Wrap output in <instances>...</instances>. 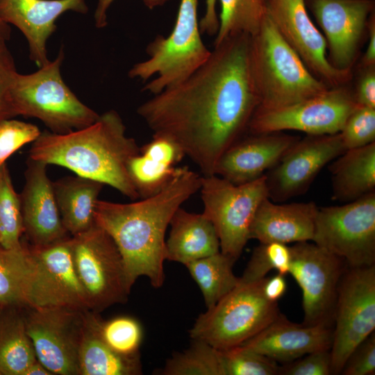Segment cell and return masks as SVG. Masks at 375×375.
<instances>
[{"mask_svg":"<svg viewBox=\"0 0 375 375\" xmlns=\"http://www.w3.org/2000/svg\"><path fill=\"white\" fill-rule=\"evenodd\" d=\"M259 102L250 35L240 33L215 45L190 76L153 94L137 112L154 134L171 138L203 176H210L222 155L248 130Z\"/></svg>","mask_w":375,"mask_h":375,"instance_id":"obj_1","label":"cell"},{"mask_svg":"<svg viewBox=\"0 0 375 375\" xmlns=\"http://www.w3.org/2000/svg\"><path fill=\"white\" fill-rule=\"evenodd\" d=\"M201 183L197 173L176 167L169 183L153 196L128 203L98 201L95 223L117 245L131 288L142 276L155 288L163 285L166 230L176 211L199 190Z\"/></svg>","mask_w":375,"mask_h":375,"instance_id":"obj_2","label":"cell"},{"mask_svg":"<svg viewBox=\"0 0 375 375\" xmlns=\"http://www.w3.org/2000/svg\"><path fill=\"white\" fill-rule=\"evenodd\" d=\"M139 152L135 140L126 135L120 115L110 110L81 129L62 134L41 132L33 142L28 158L66 167L135 200L139 196L129 178L127 164Z\"/></svg>","mask_w":375,"mask_h":375,"instance_id":"obj_3","label":"cell"},{"mask_svg":"<svg viewBox=\"0 0 375 375\" xmlns=\"http://www.w3.org/2000/svg\"><path fill=\"white\" fill-rule=\"evenodd\" d=\"M250 64L260 101L256 112L289 106L329 89L282 38L267 13L250 35Z\"/></svg>","mask_w":375,"mask_h":375,"instance_id":"obj_4","label":"cell"},{"mask_svg":"<svg viewBox=\"0 0 375 375\" xmlns=\"http://www.w3.org/2000/svg\"><path fill=\"white\" fill-rule=\"evenodd\" d=\"M62 48L53 61L33 73H17L10 88L15 116L35 117L53 133H66L93 124L99 117L81 102L62 78Z\"/></svg>","mask_w":375,"mask_h":375,"instance_id":"obj_5","label":"cell"},{"mask_svg":"<svg viewBox=\"0 0 375 375\" xmlns=\"http://www.w3.org/2000/svg\"><path fill=\"white\" fill-rule=\"evenodd\" d=\"M198 0H181L174 28L166 37L156 36L147 47L149 58L135 64L131 78L146 81L142 91L156 94L190 76L208 58L197 17Z\"/></svg>","mask_w":375,"mask_h":375,"instance_id":"obj_6","label":"cell"},{"mask_svg":"<svg viewBox=\"0 0 375 375\" xmlns=\"http://www.w3.org/2000/svg\"><path fill=\"white\" fill-rule=\"evenodd\" d=\"M266 278L250 283L239 282L197 317L189 331L191 339L224 350L242 344L267 327L281 312L278 302L264 295Z\"/></svg>","mask_w":375,"mask_h":375,"instance_id":"obj_7","label":"cell"},{"mask_svg":"<svg viewBox=\"0 0 375 375\" xmlns=\"http://www.w3.org/2000/svg\"><path fill=\"white\" fill-rule=\"evenodd\" d=\"M203 214L213 224L220 251L238 260L249 240L255 213L268 197L266 176L235 185L215 174L201 177Z\"/></svg>","mask_w":375,"mask_h":375,"instance_id":"obj_8","label":"cell"},{"mask_svg":"<svg viewBox=\"0 0 375 375\" xmlns=\"http://www.w3.org/2000/svg\"><path fill=\"white\" fill-rule=\"evenodd\" d=\"M71 244L74 267L90 310L98 312L124 303L131 288L121 253L107 232L95 223L72 236Z\"/></svg>","mask_w":375,"mask_h":375,"instance_id":"obj_9","label":"cell"},{"mask_svg":"<svg viewBox=\"0 0 375 375\" xmlns=\"http://www.w3.org/2000/svg\"><path fill=\"white\" fill-rule=\"evenodd\" d=\"M312 242L349 267L375 265V192L344 205L318 208Z\"/></svg>","mask_w":375,"mask_h":375,"instance_id":"obj_10","label":"cell"},{"mask_svg":"<svg viewBox=\"0 0 375 375\" xmlns=\"http://www.w3.org/2000/svg\"><path fill=\"white\" fill-rule=\"evenodd\" d=\"M331 347L332 374L375 329V265L347 267L338 290Z\"/></svg>","mask_w":375,"mask_h":375,"instance_id":"obj_11","label":"cell"},{"mask_svg":"<svg viewBox=\"0 0 375 375\" xmlns=\"http://www.w3.org/2000/svg\"><path fill=\"white\" fill-rule=\"evenodd\" d=\"M358 106L347 83L289 106L255 112L248 130L254 134L290 130L307 135L335 134Z\"/></svg>","mask_w":375,"mask_h":375,"instance_id":"obj_12","label":"cell"},{"mask_svg":"<svg viewBox=\"0 0 375 375\" xmlns=\"http://www.w3.org/2000/svg\"><path fill=\"white\" fill-rule=\"evenodd\" d=\"M290 274L303 293V324L332 326L338 290L347 263L314 242L290 247Z\"/></svg>","mask_w":375,"mask_h":375,"instance_id":"obj_13","label":"cell"},{"mask_svg":"<svg viewBox=\"0 0 375 375\" xmlns=\"http://www.w3.org/2000/svg\"><path fill=\"white\" fill-rule=\"evenodd\" d=\"M25 308L26 328L37 360L52 374L79 375L78 350L87 310Z\"/></svg>","mask_w":375,"mask_h":375,"instance_id":"obj_14","label":"cell"},{"mask_svg":"<svg viewBox=\"0 0 375 375\" xmlns=\"http://www.w3.org/2000/svg\"><path fill=\"white\" fill-rule=\"evenodd\" d=\"M33 270L26 307H65L90 310L74 267L71 237L44 246L28 245Z\"/></svg>","mask_w":375,"mask_h":375,"instance_id":"obj_15","label":"cell"},{"mask_svg":"<svg viewBox=\"0 0 375 375\" xmlns=\"http://www.w3.org/2000/svg\"><path fill=\"white\" fill-rule=\"evenodd\" d=\"M323 34L330 64L353 72L367 40L375 0H305Z\"/></svg>","mask_w":375,"mask_h":375,"instance_id":"obj_16","label":"cell"},{"mask_svg":"<svg viewBox=\"0 0 375 375\" xmlns=\"http://www.w3.org/2000/svg\"><path fill=\"white\" fill-rule=\"evenodd\" d=\"M266 13L285 42L329 88L349 83L353 72L333 67L326 40L312 21L305 0H266Z\"/></svg>","mask_w":375,"mask_h":375,"instance_id":"obj_17","label":"cell"},{"mask_svg":"<svg viewBox=\"0 0 375 375\" xmlns=\"http://www.w3.org/2000/svg\"><path fill=\"white\" fill-rule=\"evenodd\" d=\"M345 151L340 133L299 139L265 174L269 199L281 202L303 194L322 168Z\"/></svg>","mask_w":375,"mask_h":375,"instance_id":"obj_18","label":"cell"},{"mask_svg":"<svg viewBox=\"0 0 375 375\" xmlns=\"http://www.w3.org/2000/svg\"><path fill=\"white\" fill-rule=\"evenodd\" d=\"M19 194L24 233L31 245L44 246L67 236L55 199L47 165L28 158Z\"/></svg>","mask_w":375,"mask_h":375,"instance_id":"obj_19","label":"cell"},{"mask_svg":"<svg viewBox=\"0 0 375 375\" xmlns=\"http://www.w3.org/2000/svg\"><path fill=\"white\" fill-rule=\"evenodd\" d=\"M86 13L85 0H0V19L19 29L27 40L30 59L38 67L48 63L47 42L64 12Z\"/></svg>","mask_w":375,"mask_h":375,"instance_id":"obj_20","label":"cell"},{"mask_svg":"<svg viewBox=\"0 0 375 375\" xmlns=\"http://www.w3.org/2000/svg\"><path fill=\"white\" fill-rule=\"evenodd\" d=\"M299 139L283 131L242 137L219 158L214 174L235 185L251 182L276 165Z\"/></svg>","mask_w":375,"mask_h":375,"instance_id":"obj_21","label":"cell"},{"mask_svg":"<svg viewBox=\"0 0 375 375\" xmlns=\"http://www.w3.org/2000/svg\"><path fill=\"white\" fill-rule=\"evenodd\" d=\"M333 328L306 326L288 320L280 313L267 327L241 346L280 362H290L317 351L331 350Z\"/></svg>","mask_w":375,"mask_h":375,"instance_id":"obj_22","label":"cell"},{"mask_svg":"<svg viewBox=\"0 0 375 375\" xmlns=\"http://www.w3.org/2000/svg\"><path fill=\"white\" fill-rule=\"evenodd\" d=\"M318 208L312 201L278 204L266 197L253 217L249 240L286 244L312 241Z\"/></svg>","mask_w":375,"mask_h":375,"instance_id":"obj_23","label":"cell"},{"mask_svg":"<svg viewBox=\"0 0 375 375\" xmlns=\"http://www.w3.org/2000/svg\"><path fill=\"white\" fill-rule=\"evenodd\" d=\"M185 156L182 149L171 138L154 134L148 143L140 148L127 164L129 178L139 198L160 192L172 178L174 166Z\"/></svg>","mask_w":375,"mask_h":375,"instance_id":"obj_24","label":"cell"},{"mask_svg":"<svg viewBox=\"0 0 375 375\" xmlns=\"http://www.w3.org/2000/svg\"><path fill=\"white\" fill-rule=\"evenodd\" d=\"M165 241V260L184 265L220 251L219 240L212 222L203 214L180 207L173 215Z\"/></svg>","mask_w":375,"mask_h":375,"instance_id":"obj_25","label":"cell"},{"mask_svg":"<svg viewBox=\"0 0 375 375\" xmlns=\"http://www.w3.org/2000/svg\"><path fill=\"white\" fill-rule=\"evenodd\" d=\"M97 312H85L78 350L79 375H139L142 374L140 353L124 356L112 349L100 333Z\"/></svg>","mask_w":375,"mask_h":375,"instance_id":"obj_26","label":"cell"},{"mask_svg":"<svg viewBox=\"0 0 375 375\" xmlns=\"http://www.w3.org/2000/svg\"><path fill=\"white\" fill-rule=\"evenodd\" d=\"M104 184L78 175L53 182V188L62 223L72 236L81 233L95 224L99 195Z\"/></svg>","mask_w":375,"mask_h":375,"instance_id":"obj_27","label":"cell"},{"mask_svg":"<svg viewBox=\"0 0 375 375\" xmlns=\"http://www.w3.org/2000/svg\"><path fill=\"white\" fill-rule=\"evenodd\" d=\"M328 169L335 200L347 203L375 192V142L346 150Z\"/></svg>","mask_w":375,"mask_h":375,"instance_id":"obj_28","label":"cell"},{"mask_svg":"<svg viewBox=\"0 0 375 375\" xmlns=\"http://www.w3.org/2000/svg\"><path fill=\"white\" fill-rule=\"evenodd\" d=\"M19 307H6L0 314V375H24L37 360Z\"/></svg>","mask_w":375,"mask_h":375,"instance_id":"obj_29","label":"cell"},{"mask_svg":"<svg viewBox=\"0 0 375 375\" xmlns=\"http://www.w3.org/2000/svg\"><path fill=\"white\" fill-rule=\"evenodd\" d=\"M237 260L219 251L185 265L199 287L206 308L214 306L240 282L233 267Z\"/></svg>","mask_w":375,"mask_h":375,"instance_id":"obj_30","label":"cell"},{"mask_svg":"<svg viewBox=\"0 0 375 375\" xmlns=\"http://www.w3.org/2000/svg\"><path fill=\"white\" fill-rule=\"evenodd\" d=\"M33 269L28 245L14 249L0 246V308L26 307Z\"/></svg>","mask_w":375,"mask_h":375,"instance_id":"obj_31","label":"cell"},{"mask_svg":"<svg viewBox=\"0 0 375 375\" xmlns=\"http://www.w3.org/2000/svg\"><path fill=\"white\" fill-rule=\"evenodd\" d=\"M221 12L214 46L240 33L254 34L266 15V0H219Z\"/></svg>","mask_w":375,"mask_h":375,"instance_id":"obj_32","label":"cell"},{"mask_svg":"<svg viewBox=\"0 0 375 375\" xmlns=\"http://www.w3.org/2000/svg\"><path fill=\"white\" fill-rule=\"evenodd\" d=\"M162 375H224L219 350L194 340L185 351L168 359L159 371Z\"/></svg>","mask_w":375,"mask_h":375,"instance_id":"obj_33","label":"cell"},{"mask_svg":"<svg viewBox=\"0 0 375 375\" xmlns=\"http://www.w3.org/2000/svg\"><path fill=\"white\" fill-rule=\"evenodd\" d=\"M23 233L19 194L14 189L5 162L0 166V245L6 249L21 248Z\"/></svg>","mask_w":375,"mask_h":375,"instance_id":"obj_34","label":"cell"},{"mask_svg":"<svg viewBox=\"0 0 375 375\" xmlns=\"http://www.w3.org/2000/svg\"><path fill=\"white\" fill-rule=\"evenodd\" d=\"M291 262L290 247L280 242L260 243L240 278V283H250L266 278L274 269L278 274H289Z\"/></svg>","mask_w":375,"mask_h":375,"instance_id":"obj_35","label":"cell"},{"mask_svg":"<svg viewBox=\"0 0 375 375\" xmlns=\"http://www.w3.org/2000/svg\"><path fill=\"white\" fill-rule=\"evenodd\" d=\"M219 352L224 375L278 374L276 361L241 345Z\"/></svg>","mask_w":375,"mask_h":375,"instance_id":"obj_36","label":"cell"},{"mask_svg":"<svg viewBox=\"0 0 375 375\" xmlns=\"http://www.w3.org/2000/svg\"><path fill=\"white\" fill-rule=\"evenodd\" d=\"M99 328L102 338L115 351L124 356L140 353L143 332L135 318L121 316L108 321L101 319Z\"/></svg>","mask_w":375,"mask_h":375,"instance_id":"obj_37","label":"cell"},{"mask_svg":"<svg viewBox=\"0 0 375 375\" xmlns=\"http://www.w3.org/2000/svg\"><path fill=\"white\" fill-rule=\"evenodd\" d=\"M339 133L346 150L375 142V108L358 106Z\"/></svg>","mask_w":375,"mask_h":375,"instance_id":"obj_38","label":"cell"},{"mask_svg":"<svg viewBox=\"0 0 375 375\" xmlns=\"http://www.w3.org/2000/svg\"><path fill=\"white\" fill-rule=\"evenodd\" d=\"M41 131L35 124L16 119L0 120V166L23 145L33 142Z\"/></svg>","mask_w":375,"mask_h":375,"instance_id":"obj_39","label":"cell"},{"mask_svg":"<svg viewBox=\"0 0 375 375\" xmlns=\"http://www.w3.org/2000/svg\"><path fill=\"white\" fill-rule=\"evenodd\" d=\"M296 362L279 367L278 374L282 375H330L332 374L330 350L309 353Z\"/></svg>","mask_w":375,"mask_h":375,"instance_id":"obj_40","label":"cell"},{"mask_svg":"<svg viewBox=\"0 0 375 375\" xmlns=\"http://www.w3.org/2000/svg\"><path fill=\"white\" fill-rule=\"evenodd\" d=\"M7 40L0 39V119L15 117L10 101V88L17 73L13 58L6 45Z\"/></svg>","mask_w":375,"mask_h":375,"instance_id":"obj_41","label":"cell"},{"mask_svg":"<svg viewBox=\"0 0 375 375\" xmlns=\"http://www.w3.org/2000/svg\"><path fill=\"white\" fill-rule=\"evenodd\" d=\"M340 374H375L374 332L361 342L351 353L347 358Z\"/></svg>","mask_w":375,"mask_h":375,"instance_id":"obj_42","label":"cell"},{"mask_svg":"<svg viewBox=\"0 0 375 375\" xmlns=\"http://www.w3.org/2000/svg\"><path fill=\"white\" fill-rule=\"evenodd\" d=\"M356 68L358 74L353 89L356 101L360 106L375 108V66Z\"/></svg>","mask_w":375,"mask_h":375,"instance_id":"obj_43","label":"cell"},{"mask_svg":"<svg viewBox=\"0 0 375 375\" xmlns=\"http://www.w3.org/2000/svg\"><path fill=\"white\" fill-rule=\"evenodd\" d=\"M217 1V0H206L204 15L199 22L201 33L214 36L217 33L219 17L216 9Z\"/></svg>","mask_w":375,"mask_h":375,"instance_id":"obj_44","label":"cell"},{"mask_svg":"<svg viewBox=\"0 0 375 375\" xmlns=\"http://www.w3.org/2000/svg\"><path fill=\"white\" fill-rule=\"evenodd\" d=\"M115 0H97V5L94 12L95 24L97 28L105 27L107 22V11ZM144 4L149 9L164 5L169 0H142Z\"/></svg>","mask_w":375,"mask_h":375,"instance_id":"obj_45","label":"cell"},{"mask_svg":"<svg viewBox=\"0 0 375 375\" xmlns=\"http://www.w3.org/2000/svg\"><path fill=\"white\" fill-rule=\"evenodd\" d=\"M287 288L284 275L277 274L268 278H266L263 285L265 297L270 301L278 302L285 294Z\"/></svg>","mask_w":375,"mask_h":375,"instance_id":"obj_46","label":"cell"},{"mask_svg":"<svg viewBox=\"0 0 375 375\" xmlns=\"http://www.w3.org/2000/svg\"><path fill=\"white\" fill-rule=\"evenodd\" d=\"M367 41V49L356 65L357 67L375 66V12L372 15L369 22Z\"/></svg>","mask_w":375,"mask_h":375,"instance_id":"obj_47","label":"cell"},{"mask_svg":"<svg viewBox=\"0 0 375 375\" xmlns=\"http://www.w3.org/2000/svg\"><path fill=\"white\" fill-rule=\"evenodd\" d=\"M24 375H53L38 360L31 364L24 372Z\"/></svg>","mask_w":375,"mask_h":375,"instance_id":"obj_48","label":"cell"},{"mask_svg":"<svg viewBox=\"0 0 375 375\" xmlns=\"http://www.w3.org/2000/svg\"><path fill=\"white\" fill-rule=\"evenodd\" d=\"M10 35V27L0 19V39L8 40Z\"/></svg>","mask_w":375,"mask_h":375,"instance_id":"obj_49","label":"cell"},{"mask_svg":"<svg viewBox=\"0 0 375 375\" xmlns=\"http://www.w3.org/2000/svg\"><path fill=\"white\" fill-rule=\"evenodd\" d=\"M0 120H1V119H0Z\"/></svg>","mask_w":375,"mask_h":375,"instance_id":"obj_50","label":"cell"},{"mask_svg":"<svg viewBox=\"0 0 375 375\" xmlns=\"http://www.w3.org/2000/svg\"><path fill=\"white\" fill-rule=\"evenodd\" d=\"M1 246V245H0Z\"/></svg>","mask_w":375,"mask_h":375,"instance_id":"obj_51","label":"cell"}]
</instances>
